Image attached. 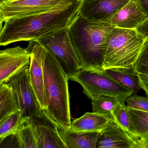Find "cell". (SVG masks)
I'll use <instances>...</instances> for the list:
<instances>
[{"label":"cell","mask_w":148,"mask_h":148,"mask_svg":"<svg viewBox=\"0 0 148 148\" xmlns=\"http://www.w3.org/2000/svg\"><path fill=\"white\" fill-rule=\"evenodd\" d=\"M82 0H61L50 10L5 21L1 26L0 45L20 41H36L69 26L77 14Z\"/></svg>","instance_id":"6da1fadb"},{"label":"cell","mask_w":148,"mask_h":148,"mask_svg":"<svg viewBox=\"0 0 148 148\" xmlns=\"http://www.w3.org/2000/svg\"><path fill=\"white\" fill-rule=\"evenodd\" d=\"M73 48L82 69L103 71L108 44L114 29L109 22L90 21L77 13L68 26Z\"/></svg>","instance_id":"7a4b0ae2"},{"label":"cell","mask_w":148,"mask_h":148,"mask_svg":"<svg viewBox=\"0 0 148 148\" xmlns=\"http://www.w3.org/2000/svg\"><path fill=\"white\" fill-rule=\"evenodd\" d=\"M44 72L46 97L45 110L60 126L67 130L71 123L69 78L57 60L49 51L45 60Z\"/></svg>","instance_id":"3957f363"},{"label":"cell","mask_w":148,"mask_h":148,"mask_svg":"<svg viewBox=\"0 0 148 148\" xmlns=\"http://www.w3.org/2000/svg\"><path fill=\"white\" fill-rule=\"evenodd\" d=\"M145 39L136 29L116 27L105 54L103 70L114 69L133 71Z\"/></svg>","instance_id":"277c9868"},{"label":"cell","mask_w":148,"mask_h":148,"mask_svg":"<svg viewBox=\"0 0 148 148\" xmlns=\"http://www.w3.org/2000/svg\"><path fill=\"white\" fill-rule=\"evenodd\" d=\"M69 79L79 84L83 92L92 100L102 96L116 98L122 103L133 93L131 90L119 83L108 76L104 71L80 69Z\"/></svg>","instance_id":"5b68a950"},{"label":"cell","mask_w":148,"mask_h":148,"mask_svg":"<svg viewBox=\"0 0 148 148\" xmlns=\"http://www.w3.org/2000/svg\"><path fill=\"white\" fill-rule=\"evenodd\" d=\"M68 27L36 40L57 60L70 79L82 68L69 36Z\"/></svg>","instance_id":"8992f818"},{"label":"cell","mask_w":148,"mask_h":148,"mask_svg":"<svg viewBox=\"0 0 148 148\" xmlns=\"http://www.w3.org/2000/svg\"><path fill=\"white\" fill-rule=\"evenodd\" d=\"M29 67L16 74L9 81L25 120L30 121L35 114L42 110L30 83Z\"/></svg>","instance_id":"52a82bcc"},{"label":"cell","mask_w":148,"mask_h":148,"mask_svg":"<svg viewBox=\"0 0 148 148\" xmlns=\"http://www.w3.org/2000/svg\"><path fill=\"white\" fill-rule=\"evenodd\" d=\"M27 49L30 53L29 78L30 83L39 104L42 110L46 108L44 67L48 51L37 41H29Z\"/></svg>","instance_id":"ba28073f"},{"label":"cell","mask_w":148,"mask_h":148,"mask_svg":"<svg viewBox=\"0 0 148 148\" xmlns=\"http://www.w3.org/2000/svg\"><path fill=\"white\" fill-rule=\"evenodd\" d=\"M38 148H67L58 132L59 125L42 110L30 120Z\"/></svg>","instance_id":"9c48e42d"},{"label":"cell","mask_w":148,"mask_h":148,"mask_svg":"<svg viewBox=\"0 0 148 148\" xmlns=\"http://www.w3.org/2000/svg\"><path fill=\"white\" fill-rule=\"evenodd\" d=\"M61 0H15L0 3V21L41 13L50 10Z\"/></svg>","instance_id":"30bf717a"},{"label":"cell","mask_w":148,"mask_h":148,"mask_svg":"<svg viewBox=\"0 0 148 148\" xmlns=\"http://www.w3.org/2000/svg\"><path fill=\"white\" fill-rule=\"evenodd\" d=\"M31 55L20 46L0 52V84H7L16 74L30 66Z\"/></svg>","instance_id":"8fae6325"},{"label":"cell","mask_w":148,"mask_h":148,"mask_svg":"<svg viewBox=\"0 0 148 148\" xmlns=\"http://www.w3.org/2000/svg\"><path fill=\"white\" fill-rule=\"evenodd\" d=\"M130 0H82L78 13L90 21L109 22Z\"/></svg>","instance_id":"7c38bea8"},{"label":"cell","mask_w":148,"mask_h":148,"mask_svg":"<svg viewBox=\"0 0 148 148\" xmlns=\"http://www.w3.org/2000/svg\"><path fill=\"white\" fill-rule=\"evenodd\" d=\"M97 148H143L137 139L112 119L100 132Z\"/></svg>","instance_id":"4fadbf2b"},{"label":"cell","mask_w":148,"mask_h":148,"mask_svg":"<svg viewBox=\"0 0 148 148\" xmlns=\"http://www.w3.org/2000/svg\"><path fill=\"white\" fill-rule=\"evenodd\" d=\"M147 17L135 1L130 0L112 17L109 23L118 28L136 29Z\"/></svg>","instance_id":"5bb4252c"},{"label":"cell","mask_w":148,"mask_h":148,"mask_svg":"<svg viewBox=\"0 0 148 148\" xmlns=\"http://www.w3.org/2000/svg\"><path fill=\"white\" fill-rule=\"evenodd\" d=\"M112 119L104 114L92 112H86L71 123L67 130L80 132H101L109 124Z\"/></svg>","instance_id":"9a60e30c"},{"label":"cell","mask_w":148,"mask_h":148,"mask_svg":"<svg viewBox=\"0 0 148 148\" xmlns=\"http://www.w3.org/2000/svg\"><path fill=\"white\" fill-rule=\"evenodd\" d=\"M58 132L67 148H96L100 132H80L59 126Z\"/></svg>","instance_id":"2e32d148"},{"label":"cell","mask_w":148,"mask_h":148,"mask_svg":"<svg viewBox=\"0 0 148 148\" xmlns=\"http://www.w3.org/2000/svg\"><path fill=\"white\" fill-rule=\"evenodd\" d=\"M0 122L21 111L12 87L8 84H0Z\"/></svg>","instance_id":"e0dca14e"},{"label":"cell","mask_w":148,"mask_h":148,"mask_svg":"<svg viewBox=\"0 0 148 148\" xmlns=\"http://www.w3.org/2000/svg\"><path fill=\"white\" fill-rule=\"evenodd\" d=\"M104 71L108 76L131 90L134 94H137L141 89L137 73L133 71L114 69Z\"/></svg>","instance_id":"ac0fdd59"},{"label":"cell","mask_w":148,"mask_h":148,"mask_svg":"<svg viewBox=\"0 0 148 148\" xmlns=\"http://www.w3.org/2000/svg\"><path fill=\"white\" fill-rule=\"evenodd\" d=\"M23 118L21 111L14 113L2 122H0V142L7 137L14 135L21 127L27 122Z\"/></svg>","instance_id":"d6986e66"},{"label":"cell","mask_w":148,"mask_h":148,"mask_svg":"<svg viewBox=\"0 0 148 148\" xmlns=\"http://www.w3.org/2000/svg\"><path fill=\"white\" fill-rule=\"evenodd\" d=\"M120 102H122L114 97L100 96L92 100V112L106 115L113 119V111Z\"/></svg>","instance_id":"ffe728a7"},{"label":"cell","mask_w":148,"mask_h":148,"mask_svg":"<svg viewBox=\"0 0 148 148\" xmlns=\"http://www.w3.org/2000/svg\"><path fill=\"white\" fill-rule=\"evenodd\" d=\"M18 147L20 148H38L35 135L30 122L21 127L14 134Z\"/></svg>","instance_id":"44dd1931"},{"label":"cell","mask_w":148,"mask_h":148,"mask_svg":"<svg viewBox=\"0 0 148 148\" xmlns=\"http://www.w3.org/2000/svg\"><path fill=\"white\" fill-rule=\"evenodd\" d=\"M113 118L126 131L138 140V137L133 127L127 107L124 103L120 102L118 104L113 112Z\"/></svg>","instance_id":"7402d4cb"},{"label":"cell","mask_w":148,"mask_h":148,"mask_svg":"<svg viewBox=\"0 0 148 148\" xmlns=\"http://www.w3.org/2000/svg\"><path fill=\"white\" fill-rule=\"evenodd\" d=\"M127 109L138 137L148 134V112L128 107Z\"/></svg>","instance_id":"603a6c76"},{"label":"cell","mask_w":148,"mask_h":148,"mask_svg":"<svg viewBox=\"0 0 148 148\" xmlns=\"http://www.w3.org/2000/svg\"><path fill=\"white\" fill-rule=\"evenodd\" d=\"M133 71L148 75V38H146L141 52L134 65Z\"/></svg>","instance_id":"cb8c5ba5"},{"label":"cell","mask_w":148,"mask_h":148,"mask_svg":"<svg viewBox=\"0 0 148 148\" xmlns=\"http://www.w3.org/2000/svg\"><path fill=\"white\" fill-rule=\"evenodd\" d=\"M127 107L148 112V97L134 95L127 98Z\"/></svg>","instance_id":"d4e9b609"},{"label":"cell","mask_w":148,"mask_h":148,"mask_svg":"<svg viewBox=\"0 0 148 148\" xmlns=\"http://www.w3.org/2000/svg\"><path fill=\"white\" fill-rule=\"evenodd\" d=\"M137 75L141 89H143L148 96V75L141 73H137Z\"/></svg>","instance_id":"484cf974"},{"label":"cell","mask_w":148,"mask_h":148,"mask_svg":"<svg viewBox=\"0 0 148 148\" xmlns=\"http://www.w3.org/2000/svg\"><path fill=\"white\" fill-rule=\"evenodd\" d=\"M136 30L145 38H148V16L137 27Z\"/></svg>","instance_id":"4316f807"},{"label":"cell","mask_w":148,"mask_h":148,"mask_svg":"<svg viewBox=\"0 0 148 148\" xmlns=\"http://www.w3.org/2000/svg\"><path fill=\"white\" fill-rule=\"evenodd\" d=\"M139 6L142 11L148 16V0H133Z\"/></svg>","instance_id":"83f0119b"},{"label":"cell","mask_w":148,"mask_h":148,"mask_svg":"<svg viewBox=\"0 0 148 148\" xmlns=\"http://www.w3.org/2000/svg\"><path fill=\"white\" fill-rule=\"evenodd\" d=\"M138 140L143 148H148V134L139 136Z\"/></svg>","instance_id":"f1b7e54d"},{"label":"cell","mask_w":148,"mask_h":148,"mask_svg":"<svg viewBox=\"0 0 148 148\" xmlns=\"http://www.w3.org/2000/svg\"><path fill=\"white\" fill-rule=\"evenodd\" d=\"M15 1V0H0V3L5 2V1Z\"/></svg>","instance_id":"f546056e"}]
</instances>
